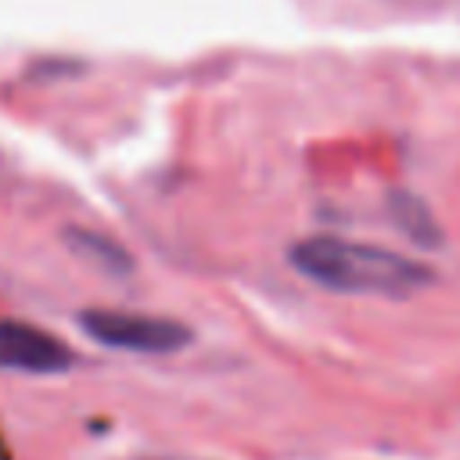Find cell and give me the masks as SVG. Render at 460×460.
I'll list each match as a JSON object with an SVG mask.
<instances>
[{
    "label": "cell",
    "mask_w": 460,
    "mask_h": 460,
    "mask_svg": "<svg viewBox=\"0 0 460 460\" xmlns=\"http://www.w3.org/2000/svg\"><path fill=\"white\" fill-rule=\"evenodd\" d=\"M288 259L302 277L345 295L406 298L431 280L428 266L402 259L392 248L341 237H305L288 252Z\"/></svg>",
    "instance_id": "6da1fadb"
},
{
    "label": "cell",
    "mask_w": 460,
    "mask_h": 460,
    "mask_svg": "<svg viewBox=\"0 0 460 460\" xmlns=\"http://www.w3.org/2000/svg\"><path fill=\"white\" fill-rule=\"evenodd\" d=\"M79 327L122 352H176L190 341V327L165 320V316H144V313H122V309H86L79 313Z\"/></svg>",
    "instance_id": "7a4b0ae2"
},
{
    "label": "cell",
    "mask_w": 460,
    "mask_h": 460,
    "mask_svg": "<svg viewBox=\"0 0 460 460\" xmlns=\"http://www.w3.org/2000/svg\"><path fill=\"white\" fill-rule=\"evenodd\" d=\"M0 367L29 370V374H58L72 367V349L43 327L22 320H0Z\"/></svg>",
    "instance_id": "3957f363"
},
{
    "label": "cell",
    "mask_w": 460,
    "mask_h": 460,
    "mask_svg": "<svg viewBox=\"0 0 460 460\" xmlns=\"http://www.w3.org/2000/svg\"><path fill=\"white\" fill-rule=\"evenodd\" d=\"M388 208H392V216H395L399 230H406V237H410V241H417L420 248H435V244L442 241L438 223L431 219V212H428L417 198H410V194H392Z\"/></svg>",
    "instance_id": "277c9868"
},
{
    "label": "cell",
    "mask_w": 460,
    "mask_h": 460,
    "mask_svg": "<svg viewBox=\"0 0 460 460\" xmlns=\"http://www.w3.org/2000/svg\"><path fill=\"white\" fill-rule=\"evenodd\" d=\"M68 241L83 252V255H90V259H97V262H104L108 270H129V255L115 244V241H108V237H101V234H90V230H72L68 234Z\"/></svg>",
    "instance_id": "5b68a950"
}]
</instances>
